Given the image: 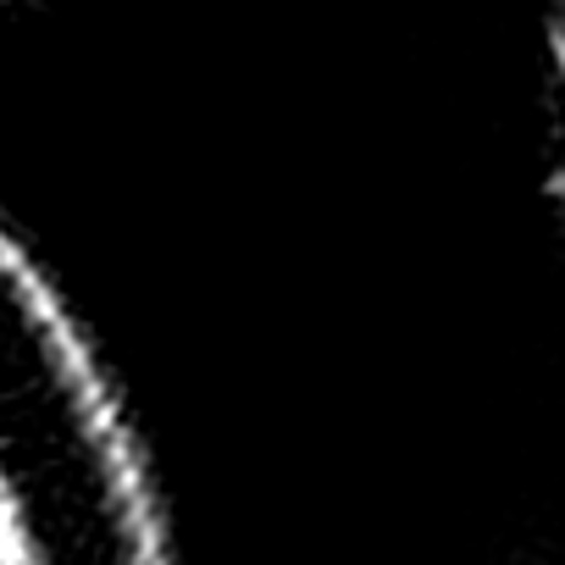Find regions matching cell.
Wrapping results in <instances>:
<instances>
[{
  "label": "cell",
  "instance_id": "cell-1",
  "mask_svg": "<svg viewBox=\"0 0 565 565\" xmlns=\"http://www.w3.org/2000/svg\"><path fill=\"white\" fill-rule=\"evenodd\" d=\"M0 537L12 565H167L145 471L67 311L0 233Z\"/></svg>",
  "mask_w": 565,
  "mask_h": 565
},
{
  "label": "cell",
  "instance_id": "cell-2",
  "mask_svg": "<svg viewBox=\"0 0 565 565\" xmlns=\"http://www.w3.org/2000/svg\"><path fill=\"white\" fill-rule=\"evenodd\" d=\"M0 565H12V554H7V537H0Z\"/></svg>",
  "mask_w": 565,
  "mask_h": 565
}]
</instances>
